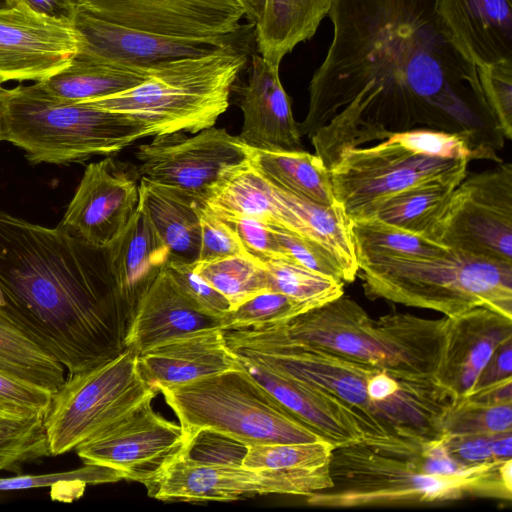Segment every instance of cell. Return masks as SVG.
Returning a JSON list of instances; mask_svg holds the SVG:
<instances>
[{"mask_svg":"<svg viewBox=\"0 0 512 512\" xmlns=\"http://www.w3.org/2000/svg\"><path fill=\"white\" fill-rule=\"evenodd\" d=\"M251 147L224 128L193 136L182 131L155 135L137 147L140 177L174 188L204 203L214 188L250 163Z\"/></svg>","mask_w":512,"mask_h":512,"instance_id":"cell-13","label":"cell"},{"mask_svg":"<svg viewBox=\"0 0 512 512\" xmlns=\"http://www.w3.org/2000/svg\"><path fill=\"white\" fill-rule=\"evenodd\" d=\"M247 53L228 40L213 51L152 67L142 83L125 92L85 102L142 124L149 136L197 133L213 127L228 109Z\"/></svg>","mask_w":512,"mask_h":512,"instance_id":"cell-6","label":"cell"},{"mask_svg":"<svg viewBox=\"0 0 512 512\" xmlns=\"http://www.w3.org/2000/svg\"><path fill=\"white\" fill-rule=\"evenodd\" d=\"M150 69L93 64L73 58L59 72L35 83L52 97L89 102L136 87L144 81Z\"/></svg>","mask_w":512,"mask_h":512,"instance_id":"cell-31","label":"cell"},{"mask_svg":"<svg viewBox=\"0 0 512 512\" xmlns=\"http://www.w3.org/2000/svg\"><path fill=\"white\" fill-rule=\"evenodd\" d=\"M139 354L127 348L95 368L69 374L44 416L51 456L67 453L159 392L146 381Z\"/></svg>","mask_w":512,"mask_h":512,"instance_id":"cell-10","label":"cell"},{"mask_svg":"<svg viewBox=\"0 0 512 512\" xmlns=\"http://www.w3.org/2000/svg\"><path fill=\"white\" fill-rule=\"evenodd\" d=\"M465 466L452 458L442 438L368 439L336 447L331 488L307 496L326 508L445 504L468 497L510 501L500 465Z\"/></svg>","mask_w":512,"mask_h":512,"instance_id":"cell-4","label":"cell"},{"mask_svg":"<svg viewBox=\"0 0 512 512\" xmlns=\"http://www.w3.org/2000/svg\"><path fill=\"white\" fill-rule=\"evenodd\" d=\"M273 229L287 258L315 273L343 281L342 274L334 260L320 247L283 229Z\"/></svg>","mask_w":512,"mask_h":512,"instance_id":"cell-50","label":"cell"},{"mask_svg":"<svg viewBox=\"0 0 512 512\" xmlns=\"http://www.w3.org/2000/svg\"><path fill=\"white\" fill-rule=\"evenodd\" d=\"M310 310L304 304L274 291L262 292L231 309L221 318L222 330L258 328L286 323Z\"/></svg>","mask_w":512,"mask_h":512,"instance_id":"cell-39","label":"cell"},{"mask_svg":"<svg viewBox=\"0 0 512 512\" xmlns=\"http://www.w3.org/2000/svg\"><path fill=\"white\" fill-rule=\"evenodd\" d=\"M164 271L176 288L200 310L218 318L231 310L229 301L195 271L194 263L168 259Z\"/></svg>","mask_w":512,"mask_h":512,"instance_id":"cell-44","label":"cell"},{"mask_svg":"<svg viewBox=\"0 0 512 512\" xmlns=\"http://www.w3.org/2000/svg\"><path fill=\"white\" fill-rule=\"evenodd\" d=\"M195 271L236 308L250 298L268 291L263 263L249 254H240L194 263Z\"/></svg>","mask_w":512,"mask_h":512,"instance_id":"cell-36","label":"cell"},{"mask_svg":"<svg viewBox=\"0 0 512 512\" xmlns=\"http://www.w3.org/2000/svg\"><path fill=\"white\" fill-rule=\"evenodd\" d=\"M44 418L22 426L0 430V471L51 456L44 430Z\"/></svg>","mask_w":512,"mask_h":512,"instance_id":"cell-41","label":"cell"},{"mask_svg":"<svg viewBox=\"0 0 512 512\" xmlns=\"http://www.w3.org/2000/svg\"><path fill=\"white\" fill-rule=\"evenodd\" d=\"M425 236L449 250L512 263V164L466 175Z\"/></svg>","mask_w":512,"mask_h":512,"instance_id":"cell-11","label":"cell"},{"mask_svg":"<svg viewBox=\"0 0 512 512\" xmlns=\"http://www.w3.org/2000/svg\"><path fill=\"white\" fill-rule=\"evenodd\" d=\"M274 186V185H273ZM279 195L299 214L311 241L336 263L344 283L358 275L351 220L340 204L322 206L274 186Z\"/></svg>","mask_w":512,"mask_h":512,"instance_id":"cell-32","label":"cell"},{"mask_svg":"<svg viewBox=\"0 0 512 512\" xmlns=\"http://www.w3.org/2000/svg\"><path fill=\"white\" fill-rule=\"evenodd\" d=\"M494 434H442V441L452 458L465 466L498 462L493 454Z\"/></svg>","mask_w":512,"mask_h":512,"instance_id":"cell-51","label":"cell"},{"mask_svg":"<svg viewBox=\"0 0 512 512\" xmlns=\"http://www.w3.org/2000/svg\"><path fill=\"white\" fill-rule=\"evenodd\" d=\"M355 254L360 265L390 257L430 258L450 250L421 235L376 218L351 220Z\"/></svg>","mask_w":512,"mask_h":512,"instance_id":"cell-35","label":"cell"},{"mask_svg":"<svg viewBox=\"0 0 512 512\" xmlns=\"http://www.w3.org/2000/svg\"><path fill=\"white\" fill-rule=\"evenodd\" d=\"M270 291L284 294L309 309L344 294V282L315 273L289 258L263 263Z\"/></svg>","mask_w":512,"mask_h":512,"instance_id":"cell-37","label":"cell"},{"mask_svg":"<svg viewBox=\"0 0 512 512\" xmlns=\"http://www.w3.org/2000/svg\"><path fill=\"white\" fill-rule=\"evenodd\" d=\"M485 99L506 140L512 139V61L477 67Z\"/></svg>","mask_w":512,"mask_h":512,"instance_id":"cell-45","label":"cell"},{"mask_svg":"<svg viewBox=\"0 0 512 512\" xmlns=\"http://www.w3.org/2000/svg\"><path fill=\"white\" fill-rule=\"evenodd\" d=\"M365 295L447 317L485 307L512 318V263L450 250L430 258L390 257L359 266Z\"/></svg>","mask_w":512,"mask_h":512,"instance_id":"cell-8","label":"cell"},{"mask_svg":"<svg viewBox=\"0 0 512 512\" xmlns=\"http://www.w3.org/2000/svg\"><path fill=\"white\" fill-rule=\"evenodd\" d=\"M333 485L329 464L314 468L251 469L177 458L144 486L162 501H233L263 494L309 496Z\"/></svg>","mask_w":512,"mask_h":512,"instance_id":"cell-14","label":"cell"},{"mask_svg":"<svg viewBox=\"0 0 512 512\" xmlns=\"http://www.w3.org/2000/svg\"><path fill=\"white\" fill-rule=\"evenodd\" d=\"M0 117L1 141L24 150L34 164L108 156L149 136L142 124L126 115L52 97L36 83L1 86Z\"/></svg>","mask_w":512,"mask_h":512,"instance_id":"cell-7","label":"cell"},{"mask_svg":"<svg viewBox=\"0 0 512 512\" xmlns=\"http://www.w3.org/2000/svg\"><path fill=\"white\" fill-rule=\"evenodd\" d=\"M236 357L258 384L335 448L364 438L353 411L333 394L272 372L246 358Z\"/></svg>","mask_w":512,"mask_h":512,"instance_id":"cell-23","label":"cell"},{"mask_svg":"<svg viewBox=\"0 0 512 512\" xmlns=\"http://www.w3.org/2000/svg\"><path fill=\"white\" fill-rule=\"evenodd\" d=\"M207 208L234 230L246 253L253 258L261 263L287 258L271 226L243 214Z\"/></svg>","mask_w":512,"mask_h":512,"instance_id":"cell-42","label":"cell"},{"mask_svg":"<svg viewBox=\"0 0 512 512\" xmlns=\"http://www.w3.org/2000/svg\"><path fill=\"white\" fill-rule=\"evenodd\" d=\"M0 295L10 318L69 374L127 349L135 306L107 247L0 211Z\"/></svg>","mask_w":512,"mask_h":512,"instance_id":"cell-2","label":"cell"},{"mask_svg":"<svg viewBox=\"0 0 512 512\" xmlns=\"http://www.w3.org/2000/svg\"><path fill=\"white\" fill-rule=\"evenodd\" d=\"M435 8L477 67L512 61V0H435Z\"/></svg>","mask_w":512,"mask_h":512,"instance_id":"cell-25","label":"cell"},{"mask_svg":"<svg viewBox=\"0 0 512 512\" xmlns=\"http://www.w3.org/2000/svg\"><path fill=\"white\" fill-rule=\"evenodd\" d=\"M335 447L320 439L307 443L248 446L242 466L251 469L314 468L330 463Z\"/></svg>","mask_w":512,"mask_h":512,"instance_id":"cell-38","label":"cell"},{"mask_svg":"<svg viewBox=\"0 0 512 512\" xmlns=\"http://www.w3.org/2000/svg\"><path fill=\"white\" fill-rule=\"evenodd\" d=\"M508 379H512V339L494 351L469 393Z\"/></svg>","mask_w":512,"mask_h":512,"instance_id":"cell-52","label":"cell"},{"mask_svg":"<svg viewBox=\"0 0 512 512\" xmlns=\"http://www.w3.org/2000/svg\"><path fill=\"white\" fill-rule=\"evenodd\" d=\"M139 180L137 169L112 157L89 164L59 226L91 245L109 246L138 207Z\"/></svg>","mask_w":512,"mask_h":512,"instance_id":"cell-18","label":"cell"},{"mask_svg":"<svg viewBox=\"0 0 512 512\" xmlns=\"http://www.w3.org/2000/svg\"><path fill=\"white\" fill-rule=\"evenodd\" d=\"M201 246L198 261L207 262L246 251L234 230L214 215L204 203L199 206Z\"/></svg>","mask_w":512,"mask_h":512,"instance_id":"cell-49","label":"cell"},{"mask_svg":"<svg viewBox=\"0 0 512 512\" xmlns=\"http://www.w3.org/2000/svg\"><path fill=\"white\" fill-rule=\"evenodd\" d=\"M138 360L142 375L158 391L240 367L221 327L170 339L140 353Z\"/></svg>","mask_w":512,"mask_h":512,"instance_id":"cell-22","label":"cell"},{"mask_svg":"<svg viewBox=\"0 0 512 512\" xmlns=\"http://www.w3.org/2000/svg\"><path fill=\"white\" fill-rule=\"evenodd\" d=\"M512 431V402L479 404L460 398L447 414L442 434H497Z\"/></svg>","mask_w":512,"mask_h":512,"instance_id":"cell-40","label":"cell"},{"mask_svg":"<svg viewBox=\"0 0 512 512\" xmlns=\"http://www.w3.org/2000/svg\"><path fill=\"white\" fill-rule=\"evenodd\" d=\"M52 392L0 372V410L28 418L45 416Z\"/></svg>","mask_w":512,"mask_h":512,"instance_id":"cell-48","label":"cell"},{"mask_svg":"<svg viewBox=\"0 0 512 512\" xmlns=\"http://www.w3.org/2000/svg\"><path fill=\"white\" fill-rule=\"evenodd\" d=\"M239 106L243 124L238 137L261 150H303L291 101L279 77V66L253 54Z\"/></svg>","mask_w":512,"mask_h":512,"instance_id":"cell-21","label":"cell"},{"mask_svg":"<svg viewBox=\"0 0 512 512\" xmlns=\"http://www.w3.org/2000/svg\"><path fill=\"white\" fill-rule=\"evenodd\" d=\"M468 162L417 153L386 139L346 150L329 173L337 203L353 219L371 203L413 186L458 185L467 175Z\"/></svg>","mask_w":512,"mask_h":512,"instance_id":"cell-12","label":"cell"},{"mask_svg":"<svg viewBox=\"0 0 512 512\" xmlns=\"http://www.w3.org/2000/svg\"><path fill=\"white\" fill-rule=\"evenodd\" d=\"M228 348L272 372L325 390L368 439H435L457 396L436 376H406L291 339L280 324L223 330Z\"/></svg>","mask_w":512,"mask_h":512,"instance_id":"cell-3","label":"cell"},{"mask_svg":"<svg viewBox=\"0 0 512 512\" xmlns=\"http://www.w3.org/2000/svg\"><path fill=\"white\" fill-rule=\"evenodd\" d=\"M188 442L211 429L251 445L307 443L321 438L242 368L159 389Z\"/></svg>","mask_w":512,"mask_h":512,"instance_id":"cell-9","label":"cell"},{"mask_svg":"<svg viewBox=\"0 0 512 512\" xmlns=\"http://www.w3.org/2000/svg\"><path fill=\"white\" fill-rule=\"evenodd\" d=\"M328 16L332 42L298 123L328 170L348 149L414 129L457 133L474 160L502 162L477 66L435 0H332Z\"/></svg>","mask_w":512,"mask_h":512,"instance_id":"cell-1","label":"cell"},{"mask_svg":"<svg viewBox=\"0 0 512 512\" xmlns=\"http://www.w3.org/2000/svg\"><path fill=\"white\" fill-rule=\"evenodd\" d=\"M107 249L118 285L136 308L139 298L164 270L168 248L138 205L127 226Z\"/></svg>","mask_w":512,"mask_h":512,"instance_id":"cell-26","label":"cell"},{"mask_svg":"<svg viewBox=\"0 0 512 512\" xmlns=\"http://www.w3.org/2000/svg\"><path fill=\"white\" fill-rule=\"evenodd\" d=\"M414 152L444 159L474 160L467 140L457 134L433 129H414L388 138Z\"/></svg>","mask_w":512,"mask_h":512,"instance_id":"cell-47","label":"cell"},{"mask_svg":"<svg viewBox=\"0 0 512 512\" xmlns=\"http://www.w3.org/2000/svg\"><path fill=\"white\" fill-rule=\"evenodd\" d=\"M456 186L439 182L413 186L371 203L353 219L376 218L425 236Z\"/></svg>","mask_w":512,"mask_h":512,"instance_id":"cell-33","label":"cell"},{"mask_svg":"<svg viewBox=\"0 0 512 512\" xmlns=\"http://www.w3.org/2000/svg\"><path fill=\"white\" fill-rule=\"evenodd\" d=\"M119 480H121L120 476L107 467L84 464L81 468L62 473L19 475L9 478H0V492L49 486L59 487L60 485L85 487L87 484H99Z\"/></svg>","mask_w":512,"mask_h":512,"instance_id":"cell-46","label":"cell"},{"mask_svg":"<svg viewBox=\"0 0 512 512\" xmlns=\"http://www.w3.org/2000/svg\"><path fill=\"white\" fill-rule=\"evenodd\" d=\"M3 306H4V301H3V299H2V297L0 295V307H3Z\"/></svg>","mask_w":512,"mask_h":512,"instance_id":"cell-58","label":"cell"},{"mask_svg":"<svg viewBox=\"0 0 512 512\" xmlns=\"http://www.w3.org/2000/svg\"><path fill=\"white\" fill-rule=\"evenodd\" d=\"M221 327V318L191 303L163 270L139 298L126 345L138 354L170 339Z\"/></svg>","mask_w":512,"mask_h":512,"instance_id":"cell-24","label":"cell"},{"mask_svg":"<svg viewBox=\"0 0 512 512\" xmlns=\"http://www.w3.org/2000/svg\"><path fill=\"white\" fill-rule=\"evenodd\" d=\"M250 165L272 185L322 206L337 203L328 168L303 150L251 148Z\"/></svg>","mask_w":512,"mask_h":512,"instance_id":"cell-30","label":"cell"},{"mask_svg":"<svg viewBox=\"0 0 512 512\" xmlns=\"http://www.w3.org/2000/svg\"><path fill=\"white\" fill-rule=\"evenodd\" d=\"M248 445L228 435L199 430L186 444L181 457L202 465L242 466Z\"/></svg>","mask_w":512,"mask_h":512,"instance_id":"cell-43","label":"cell"},{"mask_svg":"<svg viewBox=\"0 0 512 512\" xmlns=\"http://www.w3.org/2000/svg\"><path fill=\"white\" fill-rule=\"evenodd\" d=\"M78 40L75 60L132 68H152L172 60L207 54L227 38H181L113 24L80 11L72 20Z\"/></svg>","mask_w":512,"mask_h":512,"instance_id":"cell-19","label":"cell"},{"mask_svg":"<svg viewBox=\"0 0 512 512\" xmlns=\"http://www.w3.org/2000/svg\"><path fill=\"white\" fill-rule=\"evenodd\" d=\"M280 326L295 341L406 376H435L446 336V316L391 312L373 319L345 294Z\"/></svg>","mask_w":512,"mask_h":512,"instance_id":"cell-5","label":"cell"},{"mask_svg":"<svg viewBox=\"0 0 512 512\" xmlns=\"http://www.w3.org/2000/svg\"><path fill=\"white\" fill-rule=\"evenodd\" d=\"M204 204L252 217L312 242L299 214L250 163L218 184Z\"/></svg>","mask_w":512,"mask_h":512,"instance_id":"cell-27","label":"cell"},{"mask_svg":"<svg viewBox=\"0 0 512 512\" xmlns=\"http://www.w3.org/2000/svg\"><path fill=\"white\" fill-rule=\"evenodd\" d=\"M512 339V318L485 307L446 316L443 354L437 380L458 399L475 384L494 351Z\"/></svg>","mask_w":512,"mask_h":512,"instance_id":"cell-20","label":"cell"},{"mask_svg":"<svg viewBox=\"0 0 512 512\" xmlns=\"http://www.w3.org/2000/svg\"><path fill=\"white\" fill-rule=\"evenodd\" d=\"M37 418H43V417H37ZM37 418H28L22 415L9 413L5 411L0 410V430L4 429H11L16 428L19 426H22L34 419Z\"/></svg>","mask_w":512,"mask_h":512,"instance_id":"cell-56","label":"cell"},{"mask_svg":"<svg viewBox=\"0 0 512 512\" xmlns=\"http://www.w3.org/2000/svg\"><path fill=\"white\" fill-rule=\"evenodd\" d=\"M202 204L174 188L140 177L138 205L167 246L169 259L189 264L198 261Z\"/></svg>","mask_w":512,"mask_h":512,"instance_id":"cell-28","label":"cell"},{"mask_svg":"<svg viewBox=\"0 0 512 512\" xmlns=\"http://www.w3.org/2000/svg\"><path fill=\"white\" fill-rule=\"evenodd\" d=\"M151 401L79 444L82 462L145 484L179 458L187 444L183 429L156 413Z\"/></svg>","mask_w":512,"mask_h":512,"instance_id":"cell-15","label":"cell"},{"mask_svg":"<svg viewBox=\"0 0 512 512\" xmlns=\"http://www.w3.org/2000/svg\"><path fill=\"white\" fill-rule=\"evenodd\" d=\"M33 12L63 22L72 23L77 11L73 0H19Z\"/></svg>","mask_w":512,"mask_h":512,"instance_id":"cell-53","label":"cell"},{"mask_svg":"<svg viewBox=\"0 0 512 512\" xmlns=\"http://www.w3.org/2000/svg\"><path fill=\"white\" fill-rule=\"evenodd\" d=\"M462 398L485 405L512 402V379L504 380L479 391L469 393Z\"/></svg>","mask_w":512,"mask_h":512,"instance_id":"cell-54","label":"cell"},{"mask_svg":"<svg viewBox=\"0 0 512 512\" xmlns=\"http://www.w3.org/2000/svg\"><path fill=\"white\" fill-rule=\"evenodd\" d=\"M77 50L72 23L39 15L21 2L0 8V84L42 81L68 66Z\"/></svg>","mask_w":512,"mask_h":512,"instance_id":"cell-17","label":"cell"},{"mask_svg":"<svg viewBox=\"0 0 512 512\" xmlns=\"http://www.w3.org/2000/svg\"><path fill=\"white\" fill-rule=\"evenodd\" d=\"M89 16L153 34L233 37L245 18L236 0H73Z\"/></svg>","mask_w":512,"mask_h":512,"instance_id":"cell-16","label":"cell"},{"mask_svg":"<svg viewBox=\"0 0 512 512\" xmlns=\"http://www.w3.org/2000/svg\"><path fill=\"white\" fill-rule=\"evenodd\" d=\"M1 87V84H0ZM0 141H1V117H0Z\"/></svg>","mask_w":512,"mask_h":512,"instance_id":"cell-59","label":"cell"},{"mask_svg":"<svg viewBox=\"0 0 512 512\" xmlns=\"http://www.w3.org/2000/svg\"><path fill=\"white\" fill-rule=\"evenodd\" d=\"M331 4L332 0H266L263 15L255 25L259 54L280 66L286 54L315 34Z\"/></svg>","mask_w":512,"mask_h":512,"instance_id":"cell-29","label":"cell"},{"mask_svg":"<svg viewBox=\"0 0 512 512\" xmlns=\"http://www.w3.org/2000/svg\"><path fill=\"white\" fill-rule=\"evenodd\" d=\"M19 2V0H0V8L14 6Z\"/></svg>","mask_w":512,"mask_h":512,"instance_id":"cell-57","label":"cell"},{"mask_svg":"<svg viewBox=\"0 0 512 512\" xmlns=\"http://www.w3.org/2000/svg\"><path fill=\"white\" fill-rule=\"evenodd\" d=\"M0 372L54 393L65 381V368L36 344L0 307Z\"/></svg>","mask_w":512,"mask_h":512,"instance_id":"cell-34","label":"cell"},{"mask_svg":"<svg viewBox=\"0 0 512 512\" xmlns=\"http://www.w3.org/2000/svg\"><path fill=\"white\" fill-rule=\"evenodd\" d=\"M243 8L245 18L250 24L256 25L264 12L266 0H236Z\"/></svg>","mask_w":512,"mask_h":512,"instance_id":"cell-55","label":"cell"}]
</instances>
